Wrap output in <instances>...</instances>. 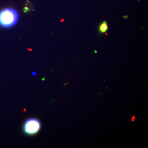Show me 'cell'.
I'll return each mask as SVG.
<instances>
[{
  "label": "cell",
  "mask_w": 148,
  "mask_h": 148,
  "mask_svg": "<svg viewBox=\"0 0 148 148\" xmlns=\"http://www.w3.org/2000/svg\"><path fill=\"white\" fill-rule=\"evenodd\" d=\"M41 128V123L38 120L35 118L29 119L25 122L23 129L25 134L29 135L38 133Z\"/></svg>",
  "instance_id": "obj_2"
},
{
  "label": "cell",
  "mask_w": 148,
  "mask_h": 148,
  "mask_svg": "<svg viewBox=\"0 0 148 148\" xmlns=\"http://www.w3.org/2000/svg\"><path fill=\"white\" fill-rule=\"evenodd\" d=\"M135 116H133L132 117V118H131V121L132 122H133L135 120Z\"/></svg>",
  "instance_id": "obj_4"
},
{
  "label": "cell",
  "mask_w": 148,
  "mask_h": 148,
  "mask_svg": "<svg viewBox=\"0 0 148 148\" xmlns=\"http://www.w3.org/2000/svg\"><path fill=\"white\" fill-rule=\"evenodd\" d=\"M18 19L17 11L13 8H5L0 11V27L8 29L16 24Z\"/></svg>",
  "instance_id": "obj_1"
},
{
  "label": "cell",
  "mask_w": 148,
  "mask_h": 148,
  "mask_svg": "<svg viewBox=\"0 0 148 148\" xmlns=\"http://www.w3.org/2000/svg\"><path fill=\"white\" fill-rule=\"evenodd\" d=\"M127 16H123V18H127Z\"/></svg>",
  "instance_id": "obj_5"
},
{
  "label": "cell",
  "mask_w": 148,
  "mask_h": 148,
  "mask_svg": "<svg viewBox=\"0 0 148 148\" xmlns=\"http://www.w3.org/2000/svg\"><path fill=\"white\" fill-rule=\"evenodd\" d=\"M98 32L101 34H105L108 30V26L106 21H103L101 22L98 27Z\"/></svg>",
  "instance_id": "obj_3"
}]
</instances>
